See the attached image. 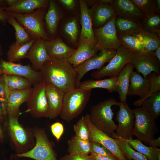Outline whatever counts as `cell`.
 Instances as JSON below:
<instances>
[{
  "label": "cell",
  "mask_w": 160,
  "mask_h": 160,
  "mask_svg": "<svg viewBox=\"0 0 160 160\" xmlns=\"http://www.w3.org/2000/svg\"><path fill=\"white\" fill-rule=\"evenodd\" d=\"M0 73L25 78L33 85L43 80L39 71L33 70L30 65H23L3 60L0 61Z\"/></svg>",
  "instance_id": "14"
},
{
  "label": "cell",
  "mask_w": 160,
  "mask_h": 160,
  "mask_svg": "<svg viewBox=\"0 0 160 160\" xmlns=\"http://www.w3.org/2000/svg\"><path fill=\"white\" fill-rule=\"evenodd\" d=\"M45 8H40L25 14L7 12L25 28L32 39H42L49 40L50 39L45 31L44 22Z\"/></svg>",
  "instance_id": "4"
},
{
  "label": "cell",
  "mask_w": 160,
  "mask_h": 160,
  "mask_svg": "<svg viewBox=\"0 0 160 160\" xmlns=\"http://www.w3.org/2000/svg\"><path fill=\"white\" fill-rule=\"evenodd\" d=\"M3 10V8H0V20L2 21L8 20L9 15L6 12Z\"/></svg>",
  "instance_id": "52"
},
{
  "label": "cell",
  "mask_w": 160,
  "mask_h": 160,
  "mask_svg": "<svg viewBox=\"0 0 160 160\" xmlns=\"http://www.w3.org/2000/svg\"><path fill=\"white\" fill-rule=\"evenodd\" d=\"M59 2L68 9H73L75 7L76 1L74 0H60Z\"/></svg>",
  "instance_id": "49"
},
{
  "label": "cell",
  "mask_w": 160,
  "mask_h": 160,
  "mask_svg": "<svg viewBox=\"0 0 160 160\" xmlns=\"http://www.w3.org/2000/svg\"><path fill=\"white\" fill-rule=\"evenodd\" d=\"M10 90L5 83L2 76L0 78V97L7 98Z\"/></svg>",
  "instance_id": "47"
},
{
  "label": "cell",
  "mask_w": 160,
  "mask_h": 160,
  "mask_svg": "<svg viewBox=\"0 0 160 160\" xmlns=\"http://www.w3.org/2000/svg\"><path fill=\"white\" fill-rule=\"evenodd\" d=\"M150 81L149 91L146 96L141 100H138L133 103L135 106H141L143 101L157 92L160 91V75L152 72L147 76Z\"/></svg>",
  "instance_id": "41"
},
{
  "label": "cell",
  "mask_w": 160,
  "mask_h": 160,
  "mask_svg": "<svg viewBox=\"0 0 160 160\" xmlns=\"http://www.w3.org/2000/svg\"><path fill=\"white\" fill-rule=\"evenodd\" d=\"M81 27L79 42L87 41L96 44L92 27V13L85 1H79Z\"/></svg>",
  "instance_id": "18"
},
{
  "label": "cell",
  "mask_w": 160,
  "mask_h": 160,
  "mask_svg": "<svg viewBox=\"0 0 160 160\" xmlns=\"http://www.w3.org/2000/svg\"><path fill=\"white\" fill-rule=\"evenodd\" d=\"M60 18V13L55 2L50 0L47 11L45 15V19L48 30L51 35L56 32Z\"/></svg>",
  "instance_id": "30"
},
{
  "label": "cell",
  "mask_w": 160,
  "mask_h": 160,
  "mask_svg": "<svg viewBox=\"0 0 160 160\" xmlns=\"http://www.w3.org/2000/svg\"><path fill=\"white\" fill-rule=\"evenodd\" d=\"M33 88L10 90L7 98V108L9 117H18L20 114L19 107L26 102L32 92Z\"/></svg>",
  "instance_id": "15"
},
{
  "label": "cell",
  "mask_w": 160,
  "mask_h": 160,
  "mask_svg": "<svg viewBox=\"0 0 160 160\" xmlns=\"http://www.w3.org/2000/svg\"><path fill=\"white\" fill-rule=\"evenodd\" d=\"M141 23L143 30L155 33L160 36V14L144 17Z\"/></svg>",
  "instance_id": "39"
},
{
  "label": "cell",
  "mask_w": 160,
  "mask_h": 160,
  "mask_svg": "<svg viewBox=\"0 0 160 160\" xmlns=\"http://www.w3.org/2000/svg\"><path fill=\"white\" fill-rule=\"evenodd\" d=\"M36 40L32 39L22 44L15 42L12 44L7 53L8 61L14 63L25 58L29 49Z\"/></svg>",
  "instance_id": "29"
},
{
  "label": "cell",
  "mask_w": 160,
  "mask_h": 160,
  "mask_svg": "<svg viewBox=\"0 0 160 160\" xmlns=\"http://www.w3.org/2000/svg\"><path fill=\"white\" fill-rule=\"evenodd\" d=\"M45 92L48 107L46 117L54 119L60 115L65 93L53 86L47 84Z\"/></svg>",
  "instance_id": "16"
},
{
  "label": "cell",
  "mask_w": 160,
  "mask_h": 160,
  "mask_svg": "<svg viewBox=\"0 0 160 160\" xmlns=\"http://www.w3.org/2000/svg\"><path fill=\"white\" fill-rule=\"evenodd\" d=\"M25 58L31 62L33 70L39 71L44 63L50 58L46 49L45 40L42 39H36L29 49Z\"/></svg>",
  "instance_id": "17"
},
{
  "label": "cell",
  "mask_w": 160,
  "mask_h": 160,
  "mask_svg": "<svg viewBox=\"0 0 160 160\" xmlns=\"http://www.w3.org/2000/svg\"><path fill=\"white\" fill-rule=\"evenodd\" d=\"M133 110L135 119L132 135L148 144L150 141L154 139L158 131L155 120L142 105Z\"/></svg>",
  "instance_id": "5"
},
{
  "label": "cell",
  "mask_w": 160,
  "mask_h": 160,
  "mask_svg": "<svg viewBox=\"0 0 160 160\" xmlns=\"http://www.w3.org/2000/svg\"><path fill=\"white\" fill-rule=\"evenodd\" d=\"M92 21L95 29L99 28L108 22L116 14L111 4H95L91 9Z\"/></svg>",
  "instance_id": "23"
},
{
  "label": "cell",
  "mask_w": 160,
  "mask_h": 160,
  "mask_svg": "<svg viewBox=\"0 0 160 160\" xmlns=\"http://www.w3.org/2000/svg\"><path fill=\"white\" fill-rule=\"evenodd\" d=\"M98 50L96 44L87 41L79 42L77 49L67 60L74 68L96 54Z\"/></svg>",
  "instance_id": "22"
},
{
  "label": "cell",
  "mask_w": 160,
  "mask_h": 160,
  "mask_svg": "<svg viewBox=\"0 0 160 160\" xmlns=\"http://www.w3.org/2000/svg\"><path fill=\"white\" fill-rule=\"evenodd\" d=\"M7 98L0 97V117L5 115L7 112Z\"/></svg>",
  "instance_id": "48"
},
{
  "label": "cell",
  "mask_w": 160,
  "mask_h": 160,
  "mask_svg": "<svg viewBox=\"0 0 160 160\" xmlns=\"http://www.w3.org/2000/svg\"><path fill=\"white\" fill-rule=\"evenodd\" d=\"M43 80L65 93L76 87L77 73L66 59L50 58L39 71Z\"/></svg>",
  "instance_id": "1"
},
{
  "label": "cell",
  "mask_w": 160,
  "mask_h": 160,
  "mask_svg": "<svg viewBox=\"0 0 160 160\" xmlns=\"http://www.w3.org/2000/svg\"><path fill=\"white\" fill-rule=\"evenodd\" d=\"M125 140L129 143L133 149L144 155L148 160H158V153L160 151V149L158 147H147L138 139L129 138Z\"/></svg>",
  "instance_id": "33"
},
{
  "label": "cell",
  "mask_w": 160,
  "mask_h": 160,
  "mask_svg": "<svg viewBox=\"0 0 160 160\" xmlns=\"http://www.w3.org/2000/svg\"><path fill=\"white\" fill-rule=\"evenodd\" d=\"M78 31L77 20L75 18L71 19L64 25V33L69 39L73 43L76 42L77 40Z\"/></svg>",
  "instance_id": "42"
},
{
  "label": "cell",
  "mask_w": 160,
  "mask_h": 160,
  "mask_svg": "<svg viewBox=\"0 0 160 160\" xmlns=\"http://www.w3.org/2000/svg\"><path fill=\"white\" fill-rule=\"evenodd\" d=\"M115 14L104 25L97 29H93L96 45L101 50L114 49L121 46L116 30Z\"/></svg>",
  "instance_id": "7"
},
{
  "label": "cell",
  "mask_w": 160,
  "mask_h": 160,
  "mask_svg": "<svg viewBox=\"0 0 160 160\" xmlns=\"http://www.w3.org/2000/svg\"><path fill=\"white\" fill-rule=\"evenodd\" d=\"M118 106L119 109L115 118L118 122V127L115 135L112 137L115 139L124 140L133 138L135 119L133 109L129 108L126 102H119Z\"/></svg>",
  "instance_id": "10"
},
{
  "label": "cell",
  "mask_w": 160,
  "mask_h": 160,
  "mask_svg": "<svg viewBox=\"0 0 160 160\" xmlns=\"http://www.w3.org/2000/svg\"><path fill=\"white\" fill-rule=\"evenodd\" d=\"M141 105L155 120L160 116V91L145 100Z\"/></svg>",
  "instance_id": "35"
},
{
  "label": "cell",
  "mask_w": 160,
  "mask_h": 160,
  "mask_svg": "<svg viewBox=\"0 0 160 160\" xmlns=\"http://www.w3.org/2000/svg\"><path fill=\"white\" fill-rule=\"evenodd\" d=\"M48 55L50 58L68 59L73 54L76 49L69 47L59 37L45 40Z\"/></svg>",
  "instance_id": "21"
},
{
  "label": "cell",
  "mask_w": 160,
  "mask_h": 160,
  "mask_svg": "<svg viewBox=\"0 0 160 160\" xmlns=\"http://www.w3.org/2000/svg\"><path fill=\"white\" fill-rule=\"evenodd\" d=\"M90 153H93L109 157H115L108 149L101 144L96 142L90 141Z\"/></svg>",
  "instance_id": "44"
},
{
  "label": "cell",
  "mask_w": 160,
  "mask_h": 160,
  "mask_svg": "<svg viewBox=\"0 0 160 160\" xmlns=\"http://www.w3.org/2000/svg\"><path fill=\"white\" fill-rule=\"evenodd\" d=\"M9 15L7 20L8 22L13 26L15 31L16 40L15 42L17 44H20L32 39L25 28L14 17Z\"/></svg>",
  "instance_id": "40"
},
{
  "label": "cell",
  "mask_w": 160,
  "mask_h": 160,
  "mask_svg": "<svg viewBox=\"0 0 160 160\" xmlns=\"http://www.w3.org/2000/svg\"><path fill=\"white\" fill-rule=\"evenodd\" d=\"M50 128L52 134L59 141L64 132L63 125L59 122H56L51 125Z\"/></svg>",
  "instance_id": "45"
},
{
  "label": "cell",
  "mask_w": 160,
  "mask_h": 160,
  "mask_svg": "<svg viewBox=\"0 0 160 160\" xmlns=\"http://www.w3.org/2000/svg\"><path fill=\"white\" fill-rule=\"evenodd\" d=\"M131 63L137 72L144 78L152 72L160 74V61L155 57L154 52H134Z\"/></svg>",
  "instance_id": "13"
},
{
  "label": "cell",
  "mask_w": 160,
  "mask_h": 160,
  "mask_svg": "<svg viewBox=\"0 0 160 160\" xmlns=\"http://www.w3.org/2000/svg\"><path fill=\"white\" fill-rule=\"evenodd\" d=\"M156 4L158 10L160 12V0H155Z\"/></svg>",
  "instance_id": "56"
},
{
  "label": "cell",
  "mask_w": 160,
  "mask_h": 160,
  "mask_svg": "<svg viewBox=\"0 0 160 160\" xmlns=\"http://www.w3.org/2000/svg\"><path fill=\"white\" fill-rule=\"evenodd\" d=\"M115 140L127 160H148L144 155L133 149L129 143L125 140L120 138L115 139Z\"/></svg>",
  "instance_id": "37"
},
{
  "label": "cell",
  "mask_w": 160,
  "mask_h": 160,
  "mask_svg": "<svg viewBox=\"0 0 160 160\" xmlns=\"http://www.w3.org/2000/svg\"><path fill=\"white\" fill-rule=\"evenodd\" d=\"M150 81L147 76L145 78L137 72L132 71L130 76L128 95H137L139 100L144 98L148 93Z\"/></svg>",
  "instance_id": "20"
},
{
  "label": "cell",
  "mask_w": 160,
  "mask_h": 160,
  "mask_svg": "<svg viewBox=\"0 0 160 160\" xmlns=\"http://www.w3.org/2000/svg\"><path fill=\"white\" fill-rule=\"evenodd\" d=\"M2 138H3V136H2V132L1 129L0 127V139H1V140H2Z\"/></svg>",
  "instance_id": "57"
},
{
  "label": "cell",
  "mask_w": 160,
  "mask_h": 160,
  "mask_svg": "<svg viewBox=\"0 0 160 160\" xmlns=\"http://www.w3.org/2000/svg\"><path fill=\"white\" fill-rule=\"evenodd\" d=\"M84 117L89 130V141L96 142L101 144L119 160H127L120 150L114 138L95 127L90 121L89 114L84 116Z\"/></svg>",
  "instance_id": "11"
},
{
  "label": "cell",
  "mask_w": 160,
  "mask_h": 160,
  "mask_svg": "<svg viewBox=\"0 0 160 160\" xmlns=\"http://www.w3.org/2000/svg\"><path fill=\"white\" fill-rule=\"evenodd\" d=\"M19 0H6V1L9 5V7L12 6L17 3Z\"/></svg>",
  "instance_id": "55"
},
{
  "label": "cell",
  "mask_w": 160,
  "mask_h": 160,
  "mask_svg": "<svg viewBox=\"0 0 160 160\" xmlns=\"http://www.w3.org/2000/svg\"><path fill=\"white\" fill-rule=\"evenodd\" d=\"M69 154L88 156L90 153V142L81 139L75 135L68 141Z\"/></svg>",
  "instance_id": "31"
},
{
  "label": "cell",
  "mask_w": 160,
  "mask_h": 160,
  "mask_svg": "<svg viewBox=\"0 0 160 160\" xmlns=\"http://www.w3.org/2000/svg\"><path fill=\"white\" fill-rule=\"evenodd\" d=\"M59 160H93L90 155L83 156L68 154L62 157Z\"/></svg>",
  "instance_id": "46"
},
{
  "label": "cell",
  "mask_w": 160,
  "mask_h": 160,
  "mask_svg": "<svg viewBox=\"0 0 160 160\" xmlns=\"http://www.w3.org/2000/svg\"><path fill=\"white\" fill-rule=\"evenodd\" d=\"M158 160H160V151H159L158 153Z\"/></svg>",
  "instance_id": "58"
},
{
  "label": "cell",
  "mask_w": 160,
  "mask_h": 160,
  "mask_svg": "<svg viewBox=\"0 0 160 160\" xmlns=\"http://www.w3.org/2000/svg\"><path fill=\"white\" fill-rule=\"evenodd\" d=\"M9 117L8 129L13 142L17 148L24 150L29 142L27 133L19 123L18 118Z\"/></svg>",
  "instance_id": "24"
},
{
  "label": "cell",
  "mask_w": 160,
  "mask_h": 160,
  "mask_svg": "<svg viewBox=\"0 0 160 160\" xmlns=\"http://www.w3.org/2000/svg\"><path fill=\"white\" fill-rule=\"evenodd\" d=\"M144 17L160 14L155 0H131Z\"/></svg>",
  "instance_id": "38"
},
{
  "label": "cell",
  "mask_w": 160,
  "mask_h": 160,
  "mask_svg": "<svg viewBox=\"0 0 160 160\" xmlns=\"http://www.w3.org/2000/svg\"><path fill=\"white\" fill-rule=\"evenodd\" d=\"M132 35L138 39L147 52H154L160 46V36L155 33L142 30Z\"/></svg>",
  "instance_id": "32"
},
{
  "label": "cell",
  "mask_w": 160,
  "mask_h": 160,
  "mask_svg": "<svg viewBox=\"0 0 160 160\" xmlns=\"http://www.w3.org/2000/svg\"><path fill=\"white\" fill-rule=\"evenodd\" d=\"M90 156L93 160H119L115 157L103 156L93 153H90Z\"/></svg>",
  "instance_id": "50"
},
{
  "label": "cell",
  "mask_w": 160,
  "mask_h": 160,
  "mask_svg": "<svg viewBox=\"0 0 160 160\" xmlns=\"http://www.w3.org/2000/svg\"><path fill=\"white\" fill-rule=\"evenodd\" d=\"M154 54L156 58L160 61V46L154 52Z\"/></svg>",
  "instance_id": "54"
},
{
  "label": "cell",
  "mask_w": 160,
  "mask_h": 160,
  "mask_svg": "<svg viewBox=\"0 0 160 160\" xmlns=\"http://www.w3.org/2000/svg\"><path fill=\"white\" fill-rule=\"evenodd\" d=\"M111 5L116 15L121 18L141 22L144 17L131 0H113Z\"/></svg>",
  "instance_id": "19"
},
{
  "label": "cell",
  "mask_w": 160,
  "mask_h": 160,
  "mask_svg": "<svg viewBox=\"0 0 160 160\" xmlns=\"http://www.w3.org/2000/svg\"><path fill=\"white\" fill-rule=\"evenodd\" d=\"M131 63L127 64L118 75L117 91L121 102H126L128 95L130 75L133 71Z\"/></svg>",
  "instance_id": "27"
},
{
  "label": "cell",
  "mask_w": 160,
  "mask_h": 160,
  "mask_svg": "<svg viewBox=\"0 0 160 160\" xmlns=\"http://www.w3.org/2000/svg\"><path fill=\"white\" fill-rule=\"evenodd\" d=\"M49 2V1L47 0H19L14 5L3 9L9 12L28 14L37 9L46 8Z\"/></svg>",
  "instance_id": "25"
},
{
  "label": "cell",
  "mask_w": 160,
  "mask_h": 160,
  "mask_svg": "<svg viewBox=\"0 0 160 160\" xmlns=\"http://www.w3.org/2000/svg\"><path fill=\"white\" fill-rule=\"evenodd\" d=\"M73 128L76 136L83 140L89 141V130L84 116H82L74 125Z\"/></svg>",
  "instance_id": "43"
},
{
  "label": "cell",
  "mask_w": 160,
  "mask_h": 160,
  "mask_svg": "<svg viewBox=\"0 0 160 160\" xmlns=\"http://www.w3.org/2000/svg\"><path fill=\"white\" fill-rule=\"evenodd\" d=\"M91 91L76 87L65 93L60 115L61 118L69 122L77 117L87 104Z\"/></svg>",
  "instance_id": "3"
},
{
  "label": "cell",
  "mask_w": 160,
  "mask_h": 160,
  "mask_svg": "<svg viewBox=\"0 0 160 160\" xmlns=\"http://www.w3.org/2000/svg\"><path fill=\"white\" fill-rule=\"evenodd\" d=\"M119 103L114 98H109L92 106L89 114L92 123L109 136L115 135L118 127L113 119L114 113L111 107L118 106Z\"/></svg>",
  "instance_id": "2"
},
{
  "label": "cell",
  "mask_w": 160,
  "mask_h": 160,
  "mask_svg": "<svg viewBox=\"0 0 160 160\" xmlns=\"http://www.w3.org/2000/svg\"><path fill=\"white\" fill-rule=\"evenodd\" d=\"M34 136L36 139L35 146L30 151L18 154L17 156L36 160H57L44 131L41 129L36 130L34 132Z\"/></svg>",
  "instance_id": "9"
},
{
  "label": "cell",
  "mask_w": 160,
  "mask_h": 160,
  "mask_svg": "<svg viewBox=\"0 0 160 160\" xmlns=\"http://www.w3.org/2000/svg\"><path fill=\"white\" fill-rule=\"evenodd\" d=\"M115 25L117 35H132L142 30L141 22L125 19L117 15Z\"/></svg>",
  "instance_id": "28"
},
{
  "label": "cell",
  "mask_w": 160,
  "mask_h": 160,
  "mask_svg": "<svg viewBox=\"0 0 160 160\" xmlns=\"http://www.w3.org/2000/svg\"><path fill=\"white\" fill-rule=\"evenodd\" d=\"M46 85L43 80L34 84L32 92L26 101V112L34 117H46L48 107L45 92Z\"/></svg>",
  "instance_id": "8"
},
{
  "label": "cell",
  "mask_w": 160,
  "mask_h": 160,
  "mask_svg": "<svg viewBox=\"0 0 160 160\" xmlns=\"http://www.w3.org/2000/svg\"><path fill=\"white\" fill-rule=\"evenodd\" d=\"M118 76L103 79H89L81 82L77 87L85 90L96 88L107 89L112 93L117 91Z\"/></svg>",
  "instance_id": "26"
},
{
  "label": "cell",
  "mask_w": 160,
  "mask_h": 160,
  "mask_svg": "<svg viewBox=\"0 0 160 160\" xmlns=\"http://www.w3.org/2000/svg\"><path fill=\"white\" fill-rule=\"evenodd\" d=\"M150 146L153 147H160V137H159L157 139H154L151 140L148 143Z\"/></svg>",
  "instance_id": "51"
},
{
  "label": "cell",
  "mask_w": 160,
  "mask_h": 160,
  "mask_svg": "<svg viewBox=\"0 0 160 160\" xmlns=\"http://www.w3.org/2000/svg\"><path fill=\"white\" fill-rule=\"evenodd\" d=\"M113 0H96L95 4H112Z\"/></svg>",
  "instance_id": "53"
},
{
  "label": "cell",
  "mask_w": 160,
  "mask_h": 160,
  "mask_svg": "<svg viewBox=\"0 0 160 160\" xmlns=\"http://www.w3.org/2000/svg\"><path fill=\"white\" fill-rule=\"evenodd\" d=\"M116 51L115 56L106 66L91 73L93 78L101 79L106 77L116 76L127 64L131 63L133 52L122 46Z\"/></svg>",
  "instance_id": "6"
},
{
  "label": "cell",
  "mask_w": 160,
  "mask_h": 160,
  "mask_svg": "<svg viewBox=\"0 0 160 160\" xmlns=\"http://www.w3.org/2000/svg\"><path fill=\"white\" fill-rule=\"evenodd\" d=\"M6 85L10 90H22L31 88L33 85L28 79L20 76L3 75Z\"/></svg>",
  "instance_id": "34"
},
{
  "label": "cell",
  "mask_w": 160,
  "mask_h": 160,
  "mask_svg": "<svg viewBox=\"0 0 160 160\" xmlns=\"http://www.w3.org/2000/svg\"><path fill=\"white\" fill-rule=\"evenodd\" d=\"M116 52L114 49L101 50L98 55L96 54L74 68L77 73L76 87L87 72L94 69H101L104 64L108 63L112 59Z\"/></svg>",
  "instance_id": "12"
},
{
  "label": "cell",
  "mask_w": 160,
  "mask_h": 160,
  "mask_svg": "<svg viewBox=\"0 0 160 160\" xmlns=\"http://www.w3.org/2000/svg\"><path fill=\"white\" fill-rule=\"evenodd\" d=\"M117 36L121 45L133 53L147 52L136 36L132 35Z\"/></svg>",
  "instance_id": "36"
}]
</instances>
